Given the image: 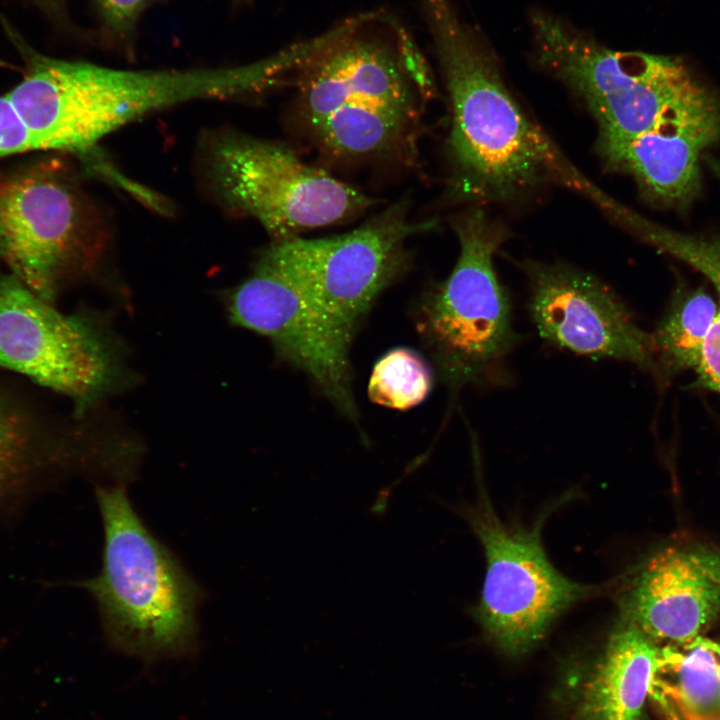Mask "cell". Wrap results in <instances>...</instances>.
Listing matches in <instances>:
<instances>
[{
    "label": "cell",
    "mask_w": 720,
    "mask_h": 720,
    "mask_svg": "<svg viewBox=\"0 0 720 720\" xmlns=\"http://www.w3.org/2000/svg\"><path fill=\"white\" fill-rule=\"evenodd\" d=\"M292 77L300 122L325 154L352 161L414 151L417 95L432 78L392 14H359L313 38Z\"/></svg>",
    "instance_id": "6da1fadb"
},
{
    "label": "cell",
    "mask_w": 720,
    "mask_h": 720,
    "mask_svg": "<svg viewBox=\"0 0 720 720\" xmlns=\"http://www.w3.org/2000/svg\"><path fill=\"white\" fill-rule=\"evenodd\" d=\"M451 104L452 194L504 202L548 182L589 192L551 139L521 109L494 58L450 0H419Z\"/></svg>",
    "instance_id": "7a4b0ae2"
},
{
    "label": "cell",
    "mask_w": 720,
    "mask_h": 720,
    "mask_svg": "<svg viewBox=\"0 0 720 720\" xmlns=\"http://www.w3.org/2000/svg\"><path fill=\"white\" fill-rule=\"evenodd\" d=\"M258 62L184 70H124L32 57L8 96L42 150L88 152L100 140L153 112L186 102L262 92Z\"/></svg>",
    "instance_id": "3957f363"
},
{
    "label": "cell",
    "mask_w": 720,
    "mask_h": 720,
    "mask_svg": "<svg viewBox=\"0 0 720 720\" xmlns=\"http://www.w3.org/2000/svg\"><path fill=\"white\" fill-rule=\"evenodd\" d=\"M104 545L96 577L79 583L95 599L110 647L150 666L199 651L202 591L146 527L122 484L98 487Z\"/></svg>",
    "instance_id": "277c9868"
},
{
    "label": "cell",
    "mask_w": 720,
    "mask_h": 720,
    "mask_svg": "<svg viewBox=\"0 0 720 720\" xmlns=\"http://www.w3.org/2000/svg\"><path fill=\"white\" fill-rule=\"evenodd\" d=\"M460 252L450 275L420 301L416 326L442 379L454 389L495 382L518 336L493 257L504 228L479 207L452 221Z\"/></svg>",
    "instance_id": "5b68a950"
},
{
    "label": "cell",
    "mask_w": 720,
    "mask_h": 720,
    "mask_svg": "<svg viewBox=\"0 0 720 720\" xmlns=\"http://www.w3.org/2000/svg\"><path fill=\"white\" fill-rule=\"evenodd\" d=\"M531 26L538 62L596 120L601 156L709 89L677 57L609 49L544 12L532 15Z\"/></svg>",
    "instance_id": "8992f818"
},
{
    "label": "cell",
    "mask_w": 720,
    "mask_h": 720,
    "mask_svg": "<svg viewBox=\"0 0 720 720\" xmlns=\"http://www.w3.org/2000/svg\"><path fill=\"white\" fill-rule=\"evenodd\" d=\"M205 158L208 183L218 199L254 218L273 241L346 220L373 203L288 147L252 136H218Z\"/></svg>",
    "instance_id": "52a82bcc"
},
{
    "label": "cell",
    "mask_w": 720,
    "mask_h": 720,
    "mask_svg": "<svg viewBox=\"0 0 720 720\" xmlns=\"http://www.w3.org/2000/svg\"><path fill=\"white\" fill-rule=\"evenodd\" d=\"M399 201L358 228L333 237L273 241L260 258L311 297L349 336L376 297L403 271L409 238L433 229Z\"/></svg>",
    "instance_id": "ba28073f"
},
{
    "label": "cell",
    "mask_w": 720,
    "mask_h": 720,
    "mask_svg": "<svg viewBox=\"0 0 720 720\" xmlns=\"http://www.w3.org/2000/svg\"><path fill=\"white\" fill-rule=\"evenodd\" d=\"M484 487L478 502L459 513L469 522L486 556L480 601L473 614L504 653L519 656L542 640L552 622L570 605L594 591L562 575L541 542V523L526 530L504 524Z\"/></svg>",
    "instance_id": "9c48e42d"
},
{
    "label": "cell",
    "mask_w": 720,
    "mask_h": 720,
    "mask_svg": "<svg viewBox=\"0 0 720 720\" xmlns=\"http://www.w3.org/2000/svg\"><path fill=\"white\" fill-rule=\"evenodd\" d=\"M0 367L80 402L105 392L116 373L112 351L94 329L13 274L0 279Z\"/></svg>",
    "instance_id": "30bf717a"
},
{
    "label": "cell",
    "mask_w": 720,
    "mask_h": 720,
    "mask_svg": "<svg viewBox=\"0 0 720 720\" xmlns=\"http://www.w3.org/2000/svg\"><path fill=\"white\" fill-rule=\"evenodd\" d=\"M232 322L267 337L346 416L357 410L351 389L349 336L311 297L259 258L228 300Z\"/></svg>",
    "instance_id": "8fae6325"
},
{
    "label": "cell",
    "mask_w": 720,
    "mask_h": 720,
    "mask_svg": "<svg viewBox=\"0 0 720 720\" xmlns=\"http://www.w3.org/2000/svg\"><path fill=\"white\" fill-rule=\"evenodd\" d=\"M521 267L529 313L544 340L589 358L628 362L657 377L651 334L609 286L568 264L527 261Z\"/></svg>",
    "instance_id": "7c38bea8"
},
{
    "label": "cell",
    "mask_w": 720,
    "mask_h": 720,
    "mask_svg": "<svg viewBox=\"0 0 720 720\" xmlns=\"http://www.w3.org/2000/svg\"><path fill=\"white\" fill-rule=\"evenodd\" d=\"M78 194L47 168L0 174V257L48 300L56 278L88 243Z\"/></svg>",
    "instance_id": "4fadbf2b"
},
{
    "label": "cell",
    "mask_w": 720,
    "mask_h": 720,
    "mask_svg": "<svg viewBox=\"0 0 720 720\" xmlns=\"http://www.w3.org/2000/svg\"><path fill=\"white\" fill-rule=\"evenodd\" d=\"M719 142L720 99L709 89L601 157L609 168L630 174L650 202L684 210L701 191L704 152Z\"/></svg>",
    "instance_id": "5bb4252c"
},
{
    "label": "cell",
    "mask_w": 720,
    "mask_h": 720,
    "mask_svg": "<svg viewBox=\"0 0 720 720\" xmlns=\"http://www.w3.org/2000/svg\"><path fill=\"white\" fill-rule=\"evenodd\" d=\"M626 619L659 647L703 635L720 614V550L668 547L634 578Z\"/></svg>",
    "instance_id": "9a60e30c"
},
{
    "label": "cell",
    "mask_w": 720,
    "mask_h": 720,
    "mask_svg": "<svg viewBox=\"0 0 720 720\" xmlns=\"http://www.w3.org/2000/svg\"><path fill=\"white\" fill-rule=\"evenodd\" d=\"M658 652L659 646L625 618L580 682L574 720H647Z\"/></svg>",
    "instance_id": "2e32d148"
},
{
    "label": "cell",
    "mask_w": 720,
    "mask_h": 720,
    "mask_svg": "<svg viewBox=\"0 0 720 720\" xmlns=\"http://www.w3.org/2000/svg\"><path fill=\"white\" fill-rule=\"evenodd\" d=\"M649 699L664 720H720V642L699 635L659 647Z\"/></svg>",
    "instance_id": "e0dca14e"
},
{
    "label": "cell",
    "mask_w": 720,
    "mask_h": 720,
    "mask_svg": "<svg viewBox=\"0 0 720 720\" xmlns=\"http://www.w3.org/2000/svg\"><path fill=\"white\" fill-rule=\"evenodd\" d=\"M716 312L717 304L705 288L678 284L651 334L658 379L697 368Z\"/></svg>",
    "instance_id": "ac0fdd59"
},
{
    "label": "cell",
    "mask_w": 720,
    "mask_h": 720,
    "mask_svg": "<svg viewBox=\"0 0 720 720\" xmlns=\"http://www.w3.org/2000/svg\"><path fill=\"white\" fill-rule=\"evenodd\" d=\"M642 239L701 272L717 291V312L695 371L698 384L720 393V234L684 233L650 222Z\"/></svg>",
    "instance_id": "d6986e66"
},
{
    "label": "cell",
    "mask_w": 720,
    "mask_h": 720,
    "mask_svg": "<svg viewBox=\"0 0 720 720\" xmlns=\"http://www.w3.org/2000/svg\"><path fill=\"white\" fill-rule=\"evenodd\" d=\"M432 387L427 362L409 348H396L375 364L369 384V399L381 406L406 410L421 403Z\"/></svg>",
    "instance_id": "ffe728a7"
},
{
    "label": "cell",
    "mask_w": 720,
    "mask_h": 720,
    "mask_svg": "<svg viewBox=\"0 0 720 720\" xmlns=\"http://www.w3.org/2000/svg\"><path fill=\"white\" fill-rule=\"evenodd\" d=\"M155 0H96L105 32L114 40L127 42L143 12Z\"/></svg>",
    "instance_id": "44dd1931"
},
{
    "label": "cell",
    "mask_w": 720,
    "mask_h": 720,
    "mask_svg": "<svg viewBox=\"0 0 720 720\" xmlns=\"http://www.w3.org/2000/svg\"><path fill=\"white\" fill-rule=\"evenodd\" d=\"M41 150L8 94L0 96V158Z\"/></svg>",
    "instance_id": "7402d4cb"
},
{
    "label": "cell",
    "mask_w": 720,
    "mask_h": 720,
    "mask_svg": "<svg viewBox=\"0 0 720 720\" xmlns=\"http://www.w3.org/2000/svg\"><path fill=\"white\" fill-rule=\"evenodd\" d=\"M22 448V434L15 419L0 406V489L17 472Z\"/></svg>",
    "instance_id": "603a6c76"
},
{
    "label": "cell",
    "mask_w": 720,
    "mask_h": 720,
    "mask_svg": "<svg viewBox=\"0 0 720 720\" xmlns=\"http://www.w3.org/2000/svg\"><path fill=\"white\" fill-rule=\"evenodd\" d=\"M239 1H243V0H239ZM245 1H246V0H245Z\"/></svg>",
    "instance_id": "cb8c5ba5"
}]
</instances>
